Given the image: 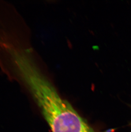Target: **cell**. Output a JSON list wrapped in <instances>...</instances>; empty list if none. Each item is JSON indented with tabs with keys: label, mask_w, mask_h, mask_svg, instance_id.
I'll return each instance as SVG.
<instances>
[{
	"label": "cell",
	"mask_w": 131,
	"mask_h": 132,
	"mask_svg": "<svg viewBox=\"0 0 131 132\" xmlns=\"http://www.w3.org/2000/svg\"><path fill=\"white\" fill-rule=\"evenodd\" d=\"M29 89L52 132H95L46 81L39 80Z\"/></svg>",
	"instance_id": "6da1fadb"
}]
</instances>
